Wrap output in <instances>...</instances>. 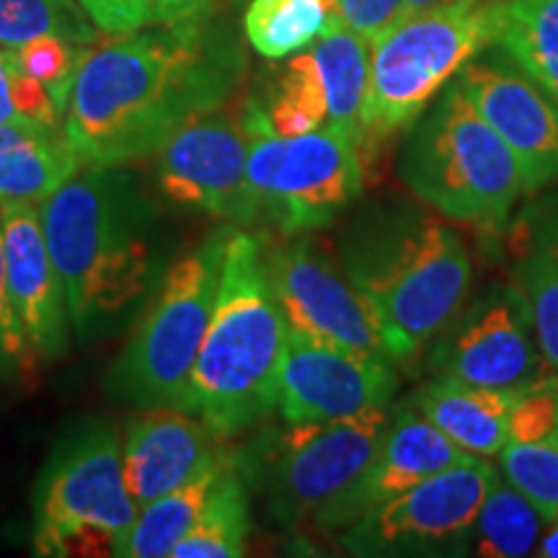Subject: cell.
I'll return each mask as SVG.
<instances>
[{"mask_svg":"<svg viewBox=\"0 0 558 558\" xmlns=\"http://www.w3.org/2000/svg\"><path fill=\"white\" fill-rule=\"evenodd\" d=\"M228 458L220 463L209 465L186 481L184 486L173 488V492L163 494L156 501H150L148 507H143L137 512V518L132 520L128 533L114 543L111 556L122 558H166L173 554V548L179 546V541L194 527L199 512L205 509L209 492H213L215 481H218L220 471L226 469Z\"/></svg>","mask_w":558,"mask_h":558,"instance_id":"cb8c5ba5","label":"cell"},{"mask_svg":"<svg viewBox=\"0 0 558 558\" xmlns=\"http://www.w3.org/2000/svg\"><path fill=\"white\" fill-rule=\"evenodd\" d=\"M248 137L246 179L251 197L279 233L318 230L352 205L365 186L360 140L324 124L303 135H279L259 99L241 107Z\"/></svg>","mask_w":558,"mask_h":558,"instance_id":"52a82bcc","label":"cell"},{"mask_svg":"<svg viewBox=\"0 0 558 558\" xmlns=\"http://www.w3.org/2000/svg\"><path fill=\"white\" fill-rule=\"evenodd\" d=\"M288 333L259 241L228 228L213 318L179 409L202 418L220 439L264 422L277 403Z\"/></svg>","mask_w":558,"mask_h":558,"instance_id":"277c9868","label":"cell"},{"mask_svg":"<svg viewBox=\"0 0 558 558\" xmlns=\"http://www.w3.org/2000/svg\"><path fill=\"white\" fill-rule=\"evenodd\" d=\"M407 190L445 218L505 230L525 192L507 143L488 128L458 83H448L411 128L399 156Z\"/></svg>","mask_w":558,"mask_h":558,"instance_id":"5b68a950","label":"cell"},{"mask_svg":"<svg viewBox=\"0 0 558 558\" xmlns=\"http://www.w3.org/2000/svg\"><path fill=\"white\" fill-rule=\"evenodd\" d=\"M401 11L403 0H337L329 19L357 32L362 39L373 45L390 26L399 24Z\"/></svg>","mask_w":558,"mask_h":558,"instance_id":"836d02e7","label":"cell"},{"mask_svg":"<svg viewBox=\"0 0 558 558\" xmlns=\"http://www.w3.org/2000/svg\"><path fill=\"white\" fill-rule=\"evenodd\" d=\"M241 73L239 41L207 13L122 34L83 58L62 130L83 169L135 163L220 109Z\"/></svg>","mask_w":558,"mask_h":558,"instance_id":"6da1fadb","label":"cell"},{"mask_svg":"<svg viewBox=\"0 0 558 558\" xmlns=\"http://www.w3.org/2000/svg\"><path fill=\"white\" fill-rule=\"evenodd\" d=\"M329 24L324 0H251L243 29L262 58L284 60L308 50Z\"/></svg>","mask_w":558,"mask_h":558,"instance_id":"83f0119b","label":"cell"},{"mask_svg":"<svg viewBox=\"0 0 558 558\" xmlns=\"http://www.w3.org/2000/svg\"><path fill=\"white\" fill-rule=\"evenodd\" d=\"M484 458L452 465L369 509L337 533L352 556H469L473 522L494 478Z\"/></svg>","mask_w":558,"mask_h":558,"instance_id":"30bf717a","label":"cell"},{"mask_svg":"<svg viewBox=\"0 0 558 558\" xmlns=\"http://www.w3.org/2000/svg\"><path fill=\"white\" fill-rule=\"evenodd\" d=\"M535 554L541 558H558V518L546 522V530H543Z\"/></svg>","mask_w":558,"mask_h":558,"instance_id":"74e56055","label":"cell"},{"mask_svg":"<svg viewBox=\"0 0 558 558\" xmlns=\"http://www.w3.org/2000/svg\"><path fill=\"white\" fill-rule=\"evenodd\" d=\"M83 11L104 34H132L148 26L205 16L209 0H81Z\"/></svg>","mask_w":558,"mask_h":558,"instance_id":"1f68e13d","label":"cell"},{"mask_svg":"<svg viewBox=\"0 0 558 558\" xmlns=\"http://www.w3.org/2000/svg\"><path fill=\"white\" fill-rule=\"evenodd\" d=\"M399 375L388 360L367 357L290 331L277 373L275 411L288 424H320L390 407Z\"/></svg>","mask_w":558,"mask_h":558,"instance_id":"9a60e30c","label":"cell"},{"mask_svg":"<svg viewBox=\"0 0 558 558\" xmlns=\"http://www.w3.org/2000/svg\"><path fill=\"white\" fill-rule=\"evenodd\" d=\"M492 45L558 104V0H497Z\"/></svg>","mask_w":558,"mask_h":558,"instance_id":"603a6c76","label":"cell"},{"mask_svg":"<svg viewBox=\"0 0 558 558\" xmlns=\"http://www.w3.org/2000/svg\"><path fill=\"white\" fill-rule=\"evenodd\" d=\"M458 88L518 158L525 192L558 181V104L505 52L465 62Z\"/></svg>","mask_w":558,"mask_h":558,"instance_id":"2e32d148","label":"cell"},{"mask_svg":"<svg viewBox=\"0 0 558 558\" xmlns=\"http://www.w3.org/2000/svg\"><path fill=\"white\" fill-rule=\"evenodd\" d=\"M220 442L202 418L179 407H153L132 416L122 439V471L137 509L226 460Z\"/></svg>","mask_w":558,"mask_h":558,"instance_id":"d6986e66","label":"cell"},{"mask_svg":"<svg viewBox=\"0 0 558 558\" xmlns=\"http://www.w3.org/2000/svg\"><path fill=\"white\" fill-rule=\"evenodd\" d=\"M499 465L509 484L525 494L543 518H558V437L507 442Z\"/></svg>","mask_w":558,"mask_h":558,"instance_id":"4dcf8cb0","label":"cell"},{"mask_svg":"<svg viewBox=\"0 0 558 558\" xmlns=\"http://www.w3.org/2000/svg\"><path fill=\"white\" fill-rule=\"evenodd\" d=\"M226 230L171 264L156 298L117 357L109 388L135 407H179L199 344L213 318Z\"/></svg>","mask_w":558,"mask_h":558,"instance_id":"9c48e42d","label":"cell"},{"mask_svg":"<svg viewBox=\"0 0 558 558\" xmlns=\"http://www.w3.org/2000/svg\"><path fill=\"white\" fill-rule=\"evenodd\" d=\"M448 3H450V0H403L401 19L416 16V13H424V11L439 9V5H448ZM401 19H399V21H401Z\"/></svg>","mask_w":558,"mask_h":558,"instance_id":"f35d334b","label":"cell"},{"mask_svg":"<svg viewBox=\"0 0 558 558\" xmlns=\"http://www.w3.org/2000/svg\"><path fill=\"white\" fill-rule=\"evenodd\" d=\"M5 279L21 333L34 357L58 360L68 352V303L54 269L37 202L0 205Z\"/></svg>","mask_w":558,"mask_h":558,"instance_id":"ac0fdd59","label":"cell"},{"mask_svg":"<svg viewBox=\"0 0 558 558\" xmlns=\"http://www.w3.org/2000/svg\"><path fill=\"white\" fill-rule=\"evenodd\" d=\"M21 120L11 96V50H0V124Z\"/></svg>","mask_w":558,"mask_h":558,"instance_id":"8d00e7d4","label":"cell"},{"mask_svg":"<svg viewBox=\"0 0 558 558\" xmlns=\"http://www.w3.org/2000/svg\"><path fill=\"white\" fill-rule=\"evenodd\" d=\"M546 522L525 494L494 473L473 522L471 554L481 558H522L535 554Z\"/></svg>","mask_w":558,"mask_h":558,"instance_id":"484cf974","label":"cell"},{"mask_svg":"<svg viewBox=\"0 0 558 558\" xmlns=\"http://www.w3.org/2000/svg\"><path fill=\"white\" fill-rule=\"evenodd\" d=\"M156 156V184L173 205L235 222H254L259 209L246 179L248 137L241 114L213 109L173 132Z\"/></svg>","mask_w":558,"mask_h":558,"instance_id":"5bb4252c","label":"cell"},{"mask_svg":"<svg viewBox=\"0 0 558 558\" xmlns=\"http://www.w3.org/2000/svg\"><path fill=\"white\" fill-rule=\"evenodd\" d=\"M11 52L26 73L45 83V88L50 90L54 104H58L60 114L65 117L75 75H78L83 58L88 54L86 45H75V41L47 34V37L26 41L24 47Z\"/></svg>","mask_w":558,"mask_h":558,"instance_id":"d6a6232c","label":"cell"},{"mask_svg":"<svg viewBox=\"0 0 558 558\" xmlns=\"http://www.w3.org/2000/svg\"><path fill=\"white\" fill-rule=\"evenodd\" d=\"M518 390L478 388L432 378L411 396V403L460 450L494 458L509 442V414Z\"/></svg>","mask_w":558,"mask_h":558,"instance_id":"ffe728a7","label":"cell"},{"mask_svg":"<svg viewBox=\"0 0 558 558\" xmlns=\"http://www.w3.org/2000/svg\"><path fill=\"white\" fill-rule=\"evenodd\" d=\"M324 81L331 128H339L360 140L362 107L367 94L369 41L344 24L329 19L326 29L311 47Z\"/></svg>","mask_w":558,"mask_h":558,"instance_id":"d4e9b609","label":"cell"},{"mask_svg":"<svg viewBox=\"0 0 558 558\" xmlns=\"http://www.w3.org/2000/svg\"><path fill=\"white\" fill-rule=\"evenodd\" d=\"M514 284L533 313L543 360L558 375V194L522 215Z\"/></svg>","mask_w":558,"mask_h":558,"instance_id":"44dd1931","label":"cell"},{"mask_svg":"<svg viewBox=\"0 0 558 558\" xmlns=\"http://www.w3.org/2000/svg\"><path fill=\"white\" fill-rule=\"evenodd\" d=\"M473 458L476 456L460 450L452 439L445 437L411 399L403 401L390 409L378 448L365 469L337 499L320 509L316 525L326 533H341L383 501L399 497L424 478L452 465L469 463Z\"/></svg>","mask_w":558,"mask_h":558,"instance_id":"e0dca14e","label":"cell"},{"mask_svg":"<svg viewBox=\"0 0 558 558\" xmlns=\"http://www.w3.org/2000/svg\"><path fill=\"white\" fill-rule=\"evenodd\" d=\"M11 96L16 104L21 120H29L34 124H45V128H60L65 117L60 114L58 104L52 94L45 88V83L34 78L19 65L11 52Z\"/></svg>","mask_w":558,"mask_h":558,"instance_id":"e575fe53","label":"cell"},{"mask_svg":"<svg viewBox=\"0 0 558 558\" xmlns=\"http://www.w3.org/2000/svg\"><path fill=\"white\" fill-rule=\"evenodd\" d=\"M262 101V99H259ZM271 128L279 135H303L329 122L324 81H320L313 52L290 54L288 65L279 70L269 99L262 101Z\"/></svg>","mask_w":558,"mask_h":558,"instance_id":"f1b7e54d","label":"cell"},{"mask_svg":"<svg viewBox=\"0 0 558 558\" xmlns=\"http://www.w3.org/2000/svg\"><path fill=\"white\" fill-rule=\"evenodd\" d=\"M137 518L122 471V445L107 422L65 435L47 458L34 494L39 556H111Z\"/></svg>","mask_w":558,"mask_h":558,"instance_id":"ba28073f","label":"cell"},{"mask_svg":"<svg viewBox=\"0 0 558 558\" xmlns=\"http://www.w3.org/2000/svg\"><path fill=\"white\" fill-rule=\"evenodd\" d=\"M264 264L290 331L393 362L369 303L344 267H337L316 243L292 235V241L269 248Z\"/></svg>","mask_w":558,"mask_h":558,"instance_id":"4fadbf2b","label":"cell"},{"mask_svg":"<svg viewBox=\"0 0 558 558\" xmlns=\"http://www.w3.org/2000/svg\"><path fill=\"white\" fill-rule=\"evenodd\" d=\"M32 349L26 347L21 333L19 318L13 313L9 295V279H5V248H3V226H0V373L24 365L29 360Z\"/></svg>","mask_w":558,"mask_h":558,"instance_id":"d590c367","label":"cell"},{"mask_svg":"<svg viewBox=\"0 0 558 558\" xmlns=\"http://www.w3.org/2000/svg\"><path fill=\"white\" fill-rule=\"evenodd\" d=\"M341 267L373 308L396 365L418 357L450 324L473 279L463 239L407 202L357 218L341 243Z\"/></svg>","mask_w":558,"mask_h":558,"instance_id":"7a4b0ae2","label":"cell"},{"mask_svg":"<svg viewBox=\"0 0 558 558\" xmlns=\"http://www.w3.org/2000/svg\"><path fill=\"white\" fill-rule=\"evenodd\" d=\"M81 169L65 130L29 120L0 124V205L45 202Z\"/></svg>","mask_w":558,"mask_h":558,"instance_id":"7402d4cb","label":"cell"},{"mask_svg":"<svg viewBox=\"0 0 558 558\" xmlns=\"http://www.w3.org/2000/svg\"><path fill=\"white\" fill-rule=\"evenodd\" d=\"M47 34L90 45L99 39V26L81 0H0V50H19Z\"/></svg>","mask_w":558,"mask_h":558,"instance_id":"f546056e","label":"cell"},{"mask_svg":"<svg viewBox=\"0 0 558 558\" xmlns=\"http://www.w3.org/2000/svg\"><path fill=\"white\" fill-rule=\"evenodd\" d=\"M390 407L320 424H290L267 442L259 469L269 514L282 525L316 518L360 476L378 448Z\"/></svg>","mask_w":558,"mask_h":558,"instance_id":"8fae6325","label":"cell"},{"mask_svg":"<svg viewBox=\"0 0 558 558\" xmlns=\"http://www.w3.org/2000/svg\"><path fill=\"white\" fill-rule=\"evenodd\" d=\"M429 344L432 378L465 386L520 390L546 380L550 369L518 284H497L463 303Z\"/></svg>","mask_w":558,"mask_h":558,"instance_id":"7c38bea8","label":"cell"},{"mask_svg":"<svg viewBox=\"0 0 558 558\" xmlns=\"http://www.w3.org/2000/svg\"><path fill=\"white\" fill-rule=\"evenodd\" d=\"M497 0H450L401 19L369 45L360 153L411 128L442 88L494 41Z\"/></svg>","mask_w":558,"mask_h":558,"instance_id":"8992f818","label":"cell"},{"mask_svg":"<svg viewBox=\"0 0 558 558\" xmlns=\"http://www.w3.org/2000/svg\"><path fill=\"white\" fill-rule=\"evenodd\" d=\"M39 218L81 337L101 331L148 292L153 213L122 166L73 173L39 202Z\"/></svg>","mask_w":558,"mask_h":558,"instance_id":"3957f363","label":"cell"},{"mask_svg":"<svg viewBox=\"0 0 558 558\" xmlns=\"http://www.w3.org/2000/svg\"><path fill=\"white\" fill-rule=\"evenodd\" d=\"M248 494L241 473L226 463L215 481L205 509L179 546L173 558H239L246 554Z\"/></svg>","mask_w":558,"mask_h":558,"instance_id":"4316f807","label":"cell"}]
</instances>
